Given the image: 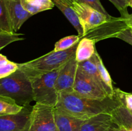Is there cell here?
Wrapping results in <instances>:
<instances>
[{
	"mask_svg": "<svg viewBox=\"0 0 132 131\" xmlns=\"http://www.w3.org/2000/svg\"><path fill=\"white\" fill-rule=\"evenodd\" d=\"M119 105L121 104L114 96L104 99H92L82 97L72 91L58 94L54 107L55 111L86 120L101 113H110Z\"/></svg>",
	"mask_w": 132,
	"mask_h": 131,
	"instance_id": "obj_1",
	"label": "cell"
},
{
	"mask_svg": "<svg viewBox=\"0 0 132 131\" xmlns=\"http://www.w3.org/2000/svg\"><path fill=\"white\" fill-rule=\"evenodd\" d=\"M77 44L68 50L63 51L50 52L21 64H18L19 69H21L30 80L41 77L45 73L58 69L63 66L70 59L75 57Z\"/></svg>",
	"mask_w": 132,
	"mask_h": 131,
	"instance_id": "obj_2",
	"label": "cell"
},
{
	"mask_svg": "<svg viewBox=\"0 0 132 131\" xmlns=\"http://www.w3.org/2000/svg\"><path fill=\"white\" fill-rule=\"evenodd\" d=\"M0 95L11 98L21 106L30 105L34 101L30 80L19 69L0 79Z\"/></svg>",
	"mask_w": 132,
	"mask_h": 131,
	"instance_id": "obj_3",
	"label": "cell"
},
{
	"mask_svg": "<svg viewBox=\"0 0 132 131\" xmlns=\"http://www.w3.org/2000/svg\"><path fill=\"white\" fill-rule=\"evenodd\" d=\"M61 68L31 80L33 98L36 103L55 106L58 97L55 83Z\"/></svg>",
	"mask_w": 132,
	"mask_h": 131,
	"instance_id": "obj_4",
	"label": "cell"
},
{
	"mask_svg": "<svg viewBox=\"0 0 132 131\" xmlns=\"http://www.w3.org/2000/svg\"><path fill=\"white\" fill-rule=\"evenodd\" d=\"M128 27H132V16L130 17L111 16L105 22L88 31L81 37L92 39L95 42L109 38H113Z\"/></svg>",
	"mask_w": 132,
	"mask_h": 131,
	"instance_id": "obj_5",
	"label": "cell"
},
{
	"mask_svg": "<svg viewBox=\"0 0 132 131\" xmlns=\"http://www.w3.org/2000/svg\"><path fill=\"white\" fill-rule=\"evenodd\" d=\"M54 107L36 103L31 109L28 131H58L55 121Z\"/></svg>",
	"mask_w": 132,
	"mask_h": 131,
	"instance_id": "obj_6",
	"label": "cell"
},
{
	"mask_svg": "<svg viewBox=\"0 0 132 131\" xmlns=\"http://www.w3.org/2000/svg\"><path fill=\"white\" fill-rule=\"evenodd\" d=\"M73 92L88 98L104 99L108 97L105 91L78 66L73 83Z\"/></svg>",
	"mask_w": 132,
	"mask_h": 131,
	"instance_id": "obj_7",
	"label": "cell"
},
{
	"mask_svg": "<svg viewBox=\"0 0 132 131\" xmlns=\"http://www.w3.org/2000/svg\"><path fill=\"white\" fill-rule=\"evenodd\" d=\"M72 8L78 17L84 33L105 22L111 17V15L107 16L99 12L88 5L76 1L72 4Z\"/></svg>",
	"mask_w": 132,
	"mask_h": 131,
	"instance_id": "obj_8",
	"label": "cell"
},
{
	"mask_svg": "<svg viewBox=\"0 0 132 131\" xmlns=\"http://www.w3.org/2000/svg\"><path fill=\"white\" fill-rule=\"evenodd\" d=\"M31 109L25 105L17 114L0 115V131H28Z\"/></svg>",
	"mask_w": 132,
	"mask_h": 131,
	"instance_id": "obj_9",
	"label": "cell"
},
{
	"mask_svg": "<svg viewBox=\"0 0 132 131\" xmlns=\"http://www.w3.org/2000/svg\"><path fill=\"white\" fill-rule=\"evenodd\" d=\"M77 68V62L75 57L61 68L55 83V89L58 94L73 91Z\"/></svg>",
	"mask_w": 132,
	"mask_h": 131,
	"instance_id": "obj_10",
	"label": "cell"
},
{
	"mask_svg": "<svg viewBox=\"0 0 132 131\" xmlns=\"http://www.w3.org/2000/svg\"><path fill=\"white\" fill-rule=\"evenodd\" d=\"M12 28L17 33L24 22L32 16L22 6L20 0H5Z\"/></svg>",
	"mask_w": 132,
	"mask_h": 131,
	"instance_id": "obj_11",
	"label": "cell"
},
{
	"mask_svg": "<svg viewBox=\"0 0 132 131\" xmlns=\"http://www.w3.org/2000/svg\"><path fill=\"white\" fill-rule=\"evenodd\" d=\"M113 127L110 113H101L86 119L79 131H112Z\"/></svg>",
	"mask_w": 132,
	"mask_h": 131,
	"instance_id": "obj_12",
	"label": "cell"
},
{
	"mask_svg": "<svg viewBox=\"0 0 132 131\" xmlns=\"http://www.w3.org/2000/svg\"><path fill=\"white\" fill-rule=\"evenodd\" d=\"M54 6H56L67 17L68 21L77 30L80 37L83 35V29L79 23L78 17L72 8V4L76 0H51Z\"/></svg>",
	"mask_w": 132,
	"mask_h": 131,
	"instance_id": "obj_13",
	"label": "cell"
},
{
	"mask_svg": "<svg viewBox=\"0 0 132 131\" xmlns=\"http://www.w3.org/2000/svg\"><path fill=\"white\" fill-rule=\"evenodd\" d=\"M84 121L55 110V121L58 131H79Z\"/></svg>",
	"mask_w": 132,
	"mask_h": 131,
	"instance_id": "obj_14",
	"label": "cell"
},
{
	"mask_svg": "<svg viewBox=\"0 0 132 131\" xmlns=\"http://www.w3.org/2000/svg\"><path fill=\"white\" fill-rule=\"evenodd\" d=\"M95 44V41L90 39L82 37L80 39L75 53V59L77 63L88 60L93 56L96 51Z\"/></svg>",
	"mask_w": 132,
	"mask_h": 131,
	"instance_id": "obj_15",
	"label": "cell"
},
{
	"mask_svg": "<svg viewBox=\"0 0 132 131\" xmlns=\"http://www.w3.org/2000/svg\"><path fill=\"white\" fill-rule=\"evenodd\" d=\"M113 125L132 129V112L122 105H119L110 113Z\"/></svg>",
	"mask_w": 132,
	"mask_h": 131,
	"instance_id": "obj_16",
	"label": "cell"
},
{
	"mask_svg": "<svg viewBox=\"0 0 132 131\" xmlns=\"http://www.w3.org/2000/svg\"><path fill=\"white\" fill-rule=\"evenodd\" d=\"M92 57L94 59V62L96 65L97 68L98 72H99V74L102 80V82H103L106 87L107 95L108 97H113L114 87L113 86V82H112V78H111L108 70L103 64L101 57L97 51H95Z\"/></svg>",
	"mask_w": 132,
	"mask_h": 131,
	"instance_id": "obj_17",
	"label": "cell"
},
{
	"mask_svg": "<svg viewBox=\"0 0 132 131\" xmlns=\"http://www.w3.org/2000/svg\"><path fill=\"white\" fill-rule=\"evenodd\" d=\"M23 8L32 15L50 10L54 6L51 0H20Z\"/></svg>",
	"mask_w": 132,
	"mask_h": 131,
	"instance_id": "obj_18",
	"label": "cell"
},
{
	"mask_svg": "<svg viewBox=\"0 0 132 131\" xmlns=\"http://www.w3.org/2000/svg\"><path fill=\"white\" fill-rule=\"evenodd\" d=\"M77 66L82 71L85 73L87 74L88 75L90 76L95 82L98 84V86L103 89L104 91L106 92V89L104 86V83L102 82V80L101 78L100 75L98 72L97 68L96 65H95V62L93 57H92L90 59L86 60L85 61L77 63ZM108 96V95H107Z\"/></svg>",
	"mask_w": 132,
	"mask_h": 131,
	"instance_id": "obj_19",
	"label": "cell"
},
{
	"mask_svg": "<svg viewBox=\"0 0 132 131\" xmlns=\"http://www.w3.org/2000/svg\"><path fill=\"white\" fill-rule=\"evenodd\" d=\"M23 107V106L18 105L11 98L0 95V115L17 114Z\"/></svg>",
	"mask_w": 132,
	"mask_h": 131,
	"instance_id": "obj_20",
	"label": "cell"
},
{
	"mask_svg": "<svg viewBox=\"0 0 132 131\" xmlns=\"http://www.w3.org/2000/svg\"><path fill=\"white\" fill-rule=\"evenodd\" d=\"M0 32L14 33L5 0H0Z\"/></svg>",
	"mask_w": 132,
	"mask_h": 131,
	"instance_id": "obj_21",
	"label": "cell"
},
{
	"mask_svg": "<svg viewBox=\"0 0 132 131\" xmlns=\"http://www.w3.org/2000/svg\"><path fill=\"white\" fill-rule=\"evenodd\" d=\"M81 37L76 35L63 37L55 44L54 51H59L68 50L78 43Z\"/></svg>",
	"mask_w": 132,
	"mask_h": 131,
	"instance_id": "obj_22",
	"label": "cell"
},
{
	"mask_svg": "<svg viewBox=\"0 0 132 131\" xmlns=\"http://www.w3.org/2000/svg\"><path fill=\"white\" fill-rule=\"evenodd\" d=\"M115 96L119 104L123 107L132 112V95L130 92H126L119 88H114Z\"/></svg>",
	"mask_w": 132,
	"mask_h": 131,
	"instance_id": "obj_23",
	"label": "cell"
},
{
	"mask_svg": "<svg viewBox=\"0 0 132 131\" xmlns=\"http://www.w3.org/2000/svg\"><path fill=\"white\" fill-rule=\"evenodd\" d=\"M22 35L21 33H7L0 32V50L12 42L24 40V38L21 37Z\"/></svg>",
	"mask_w": 132,
	"mask_h": 131,
	"instance_id": "obj_24",
	"label": "cell"
},
{
	"mask_svg": "<svg viewBox=\"0 0 132 131\" xmlns=\"http://www.w3.org/2000/svg\"><path fill=\"white\" fill-rule=\"evenodd\" d=\"M18 69V64L11 61L5 65L0 66V79L8 77Z\"/></svg>",
	"mask_w": 132,
	"mask_h": 131,
	"instance_id": "obj_25",
	"label": "cell"
},
{
	"mask_svg": "<svg viewBox=\"0 0 132 131\" xmlns=\"http://www.w3.org/2000/svg\"><path fill=\"white\" fill-rule=\"evenodd\" d=\"M110 1L121 14V16L122 17H131V14L128 13V5L125 0H108Z\"/></svg>",
	"mask_w": 132,
	"mask_h": 131,
	"instance_id": "obj_26",
	"label": "cell"
},
{
	"mask_svg": "<svg viewBox=\"0 0 132 131\" xmlns=\"http://www.w3.org/2000/svg\"><path fill=\"white\" fill-rule=\"evenodd\" d=\"M77 2L85 4L88 6H91L92 8H94L95 10H97L99 12L102 13V14H104V15L109 16L108 13L107 12L106 10L104 9L103 6L102 5L101 3L100 0H76Z\"/></svg>",
	"mask_w": 132,
	"mask_h": 131,
	"instance_id": "obj_27",
	"label": "cell"
},
{
	"mask_svg": "<svg viewBox=\"0 0 132 131\" xmlns=\"http://www.w3.org/2000/svg\"><path fill=\"white\" fill-rule=\"evenodd\" d=\"M116 38L122 39L130 45H132V27H128L122 30L116 36Z\"/></svg>",
	"mask_w": 132,
	"mask_h": 131,
	"instance_id": "obj_28",
	"label": "cell"
},
{
	"mask_svg": "<svg viewBox=\"0 0 132 131\" xmlns=\"http://www.w3.org/2000/svg\"><path fill=\"white\" fill-rule=\"evenodd\" d=\"M112 131H132V129H130L123 126H113L112 128Z\"/></svg>",
	"mask_w": 132,
	"mask_h": 131,
	"instance_id": "obj_29",
	"label": "cell"
},
{
	"mask_svg": "<svg viewBox=\"0 0 132 131\" xmlns=\"http://www.w3.org/2000/svg\"><path fill=\"white\" fill-rule=\"evenodd\" d=\"M9 62H10V60L6 58V56L0 53V66L8 64Z\"/></svg>",
	"mask_w": 132,
	"mask_h": 131,
	"instance_id": "obj_30",
	"label": "cell"
},
{
	"mask_svg": "<svg viewBox=\"0 0 132 131\" xmlns=\"http://www.w3.org/2000/svg\"><path fill=\"white\" fill-rule=\"evenodd\" d=\"M130 7H132V0H125Z\"/></svg>",
	"mask_w": 132,
	"mask_h": 131,
	"instance_id": "obj_31",
	"label": "cell"
}]
</instances>
